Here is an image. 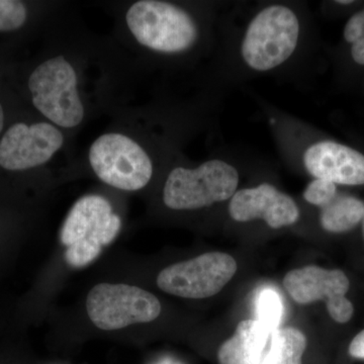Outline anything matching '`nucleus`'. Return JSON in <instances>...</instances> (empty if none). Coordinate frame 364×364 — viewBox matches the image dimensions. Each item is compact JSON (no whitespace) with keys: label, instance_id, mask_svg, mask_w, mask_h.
<instances>
[{"label":"nucleus","instance_id":"obj_1","mask_svg":"<svg viewBox=\"0 0 364 364\" xmlns=\"http://www.w3.org/2000/svg\"><path fill=\"white\" fill-rule=\"evenodd\" d=\"M121 215L109 198L98 193L81 196L73 203L60 230L64 259L72 268H83L102 255L121 233Z\"/></svg>","mask_w":364,"mask_h":364},{"label":"nucleus","instance_id":"obj_2","mask_svg":"<svg viewBox=\"0 0 364 364\" xmlns=\"http://www.w3.org/2000/svg\"><path fill=\"white\" fill-rule=\"evenodd\" d=\"M136 44L162 55L189 52L200 40V26L184 7L164 0H138L124 14Z\"/></svg>","mask_w":364,"mask_h":364},{"label":"nucleus","instance_id":"obj_3","mask_svg":"<svg viewBox=\"0 0 364 364\" xmlns=\"http://www.w3.org/2000/svg\"><path fill=\"white\" fill-rule=\"evenodd\" d=\"M80 73L65 55H54L36 67L28 78L33 107L47 122L61 130L83 123L86 107L80 90Z\"/></svg>","mask_w":364,"mask_h":364},{"label":"nucleus","instance_id":"obj_4","mask_svg":"<svg viewBox=\"0 0 364 364\" xmlns=\"http://www.w3.org/2000/svg\"><path fill=\"white\" fill-rule=\"evenodd\" d=\"M88 163L98 181L124 193L142 191L154 176L149 151L138 139L123 132L98 136L88 149Z\"/></svg>","mask_w":364,"mask_h":364},{"label":"nucleus","instance_id":"obj_5","mask_svg":"<svg viewBox=\"0 0 364 364\" xmlns=\"http://www.w3.org/2000/svg\"><path fill=\"white\" fill-rule=\"evenodd\" d=\"M240 176L234 165L210 159L196 167L177 166L165 179L162 202L176 212H191L231 200Z\"/></svg>","mask_w":364,"mask_h":364},{"label":"nucleus","instance_id":"obj_6","mask_svg":"<svg viewBox=\"0 0 364 364\" xmlns=\"http://www.w3.org/2000/svg\"><path fill=\"white\" fill-rule=\"evenodd\" d=\"M301 36L298 14L284 4H270L249 21L240 52L248 68L267 72L279 68L293 56Z\"/></svg>","mask_w":364,"mask_h":364},{"label":"nucleus","instance_id":"obj_7","mask_svg":"<svg viewBox=\"0 0 364 364\" xmlns=\"http://www.w3.org/2000/svg\"><path fill=\"white\" fill-rule=\"evenodd\" d=\"M86 315L102 331H119L154 322L162 312L161 301L147 289L124 282H100L85 299Z\"/></svg>","mask_w":364,"mask_h":364},{"label":"nucleus","instance_id":"obj_8","mask_svg":"<svg viewBox=\"0 0 364 364\" xmlns=\"http://www.w3.org/2000/svg\"><path fill=\"white\" fill-rule=\"evenodd\" d=\"M236 272V260L230 254L208 252L163 268L156 284L177 298L203 299L219 294Z\"/></svg>","mask_w":364,"mask_h":364},{"label":"nucleus","instance_id":"obj_9","mask_svg":"<svg viewBox=\"0 0 364 364\" xmlns=\"http://www.w3.org/2000/svg\"><path fill=\"white\" fill-rule=\"evenodd\" d=\"M65 145L63 130L49 122L16 123L0 140V167L9 171H25L43 166Z\"/></svg>","mask_w":364,"mask_h":364},{"label":"nucleus","instance_id":"obj_10","mask_svg":"<svg viewBox=\"0 0 364 364\" xmlns=\"http://www.w3.org/2000/svg\"><path fill=\"white\" fill-rule=\"evenodd\" d=\"M284 287L299 305L325 301L330 317L339 324L349 322L353 316L354 306L345 296L350 282L342 270L308 265L287 272Z\"/></svg>","mask_w":364,"mask_h":364},{"label":"nucleus","instance_id":"obj_11","mask_svg":"<svg viewBox=\"0 0 364 364\" xmlns=\"http://www.w3.org/2000/svg\"><path fill=\"white\" fill-rule=\"evenodd\" d=\"M229 215L236 222L262 220L272 229H280L296 224L301 213L291 196L264 182L237 191L230 200Z\"/></svg>","mask_w":364,"mask_h":364},{"label":"nucleus","instance_id":"obj_12","mask_svg":"<svg viewBox=\"0 0 364 364\" xmlns=\"http://www.w3.org/2000/svg\"><path fill=\"white\" fill-rule=\"evenodd\" d=\"M303 164L314 178L336 186H364V153L335 140H320L306 148Z\"/></svg>","mask_w":364,"mask_h":364},{"label":"nucleus","instance_id":"obj_13","mask_svg":"<svg viewBox=\"0 0 364 364\" xmlns=\"http://www.w3.org/2000/svg\"><path fill=\"white\" fill-rule=\"evenodd\" d=\"M270 335L255 318L242 321L233 336L220 347L218 360L220 364H262Z\"/></svg>","mask_w":364,"mask_h":364},{"label":"nucleus","instance_id":"obj_14","mask_svg":"<svg viewBox=\"0 0 364 364\" xmlns=\"http://www.w3.org/2000/svg\"><path fill=\"white\" fill-rule=\"evenodd\" d=\"M320 224L326 232L346 233L363 223L364 202L356 196L338 193L329 205L320 208Z\"/></svg>","mask_w":364,"mask_h":364},{"label":"nucleus","instance_id":"obj_15","mask_svg":"<svg viewBox=\"0 0 364 364\" xmlns=\"http://www.w3.org/2000/svg\"><path fill=\"white\" fill-rule=\"evenodd\" d=\"M306 348L305 334L296 328H279L270 335L262 364H301Z\"/></svg>","mask_w":364,"mask_h":364},{"label":"nucleus","instance_id":"obj_16","mask_svg":"<svg viewBox=\"0 0 364 364\" xmlns=\"http://www.w3.org/2000/svg\"><path fill=\"white\" fill-rule=\"evenodd\" d=\"M255 320L268 332L272 333L279 329L284 316V303L275 289L272 287L260 289L255 299Z\"/></svg>","mask_w":364,"mask_h":364},{"label":"nucleus","instance_id":"obj_17","mask_svg":"<svg viewBox=\"0 0 364 364\" xmlns=\"http://www.w3.org/2000/svg\"><path fill=\"white\" fill-rule=\"evenodd\" d=\"M343 40L349 47V57L359 68H364V6L352 14L345 23Z\"/></svg>","mask_w":364,"mask_h":364},{"label":"nucleus","instance_id":"obj_18","mask_svg":"<svg viewBox=\"0 0 364 364\" xmlns=\"http://www.w3.org/2000/svg\"><path fill=\"white\" fill-rule=\"evenodd\" d=\"M28 18L26 6L16 0H0V32H11L25 25Z\"/></svg>","mask_w":364,"mask_h":364},{"label":"nucleus","instance_id":"obj_19","mask_svg":"<svg viewBox=\"0 0 364 364\" xmlns=\"http://www.w3.org/2000/svg\"><path fill=\"white\" fill-rule=\"evenodd\" d=\"M333 182L314 178L304 191V198L310 205L320 208L326 207L338 195V188Z\"/></svg>","mask_w":364,"mask_h":364},{"label":"nucleus","instance_id":"obj_20","mask_svg":"<svg viewBox=\"0 0 364 364\" xmlns=\"http://www.w3.org/2000/svg\"><path fill=\"white\" fill-rule=\"evenodd\" d=\"M349 354L352 358L364 359V330L352 340L349 345Z\"/></svg>","mask_w":364,"mask_h":364},{"label":"nucleus","instance_id":"obj_21","mask_svg":"<svg viewBox=\"0 0 364 364\" xmlns=\"http://www.w3.org/2000/svg\"><path fill=\"white\" fill-rule=\"evenodd\" d=\"M4 119H6V117H4V107H2L1 104H0V134H1L2 130H4Z\"/></svg>","mask_w":364,"mask_h":364},{"label":"nucleus","instance_id":"obj_22","mask_svg":"<svg viewBox=\"0 0 364 364\" xmlns=\"http://www.w3.org/2000/svg\"><path fill=\"white\" fill-rule=\"evenodd\" d=\"M160 364H178V363H172V361H166V363H160Z\"/></svg>","mask_w":364,"mask_h":364},{"label":"nucleus","instance_id":"obj_23","mask_svg":"<svg viewBox=\"0 0 364 364\" xmlns=\"http://www.w3.org/2000/svg\"><path fill=\"white\" fill-rule=\"evenodd\" d=\"M361 224H363V238H364V218L363 220V223H361Z\"/></svg>","mask_w":364,"mask_h":364}]
</instances>
